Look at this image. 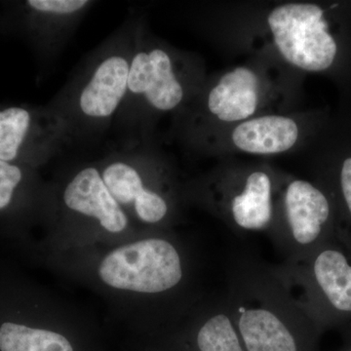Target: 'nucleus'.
I'll list each match as a JSON object with an SVG mask.
<instances>
[{
    "mask_svg": "<svg viewBox=\"0 0 351 351\" xmlns=\"http://www.w3.org/2000/svg\"><path fill=\"white\" fill-rule=\"evenodd\" d=\"M43 261L101 295L132 328L145 326L154 304L179 290L186 276L181 249L158 232L119 244L50 254Z\"/></svg>",
    "mask_w": 351,
    "mask_h": 351,
    "instance_id": "obj_1",
    "label": "nucleus"
},
{
    "mask_svg": "<svg viewBox=\"0 0 351 351\" xmlns=\"http://www.w3.org/2000/svg\"><path fill=\"white\" fill-rule=\"evenodd\" d=\"M204 82L193 55L157 38L138 20L126 96L113 122L125 137V147L149 145L157 120L178 117Z\"/></svg>",
    "mask_w": 351,
    "mask_h": 351,
    "instance_id": "obj_2",
    "label": "nucleus"
},
{
    "mask_svg": "<svg viewBox=\"0 0 351 351\" xmlns=\"http://www.w3.org/2000/svg\"><path fill=\"white\" fill-rule=\"evenodd\" d=\"M138 20L124 23L76 69L48 107L63 122L69 145H86L114 122L127 92Z\"/></svg>",
    "mask_w": 351,
    "mask_h": 351,
    "instance_id": "obj_3",
    "label": "nucleus"
},
{
    "mask_svg": "<svg viewBox=\"0 0 351 351\" xmlns=\"http://www.w3.org/2000/svg\"><path fill=\"white\" fill-rule=\"evenodd\" d=\"M53 212L38 245L41 258L145 234L132 223L101 178L98 162L78 165L52 182Z\"/></svg>",
    "mask_w": 351,
    "mask_h": 351,
    "instance_id": "obj_4",
    "label": "nucleus"
},
{
    "mask_svg": "<svg viewBox=\"0 0 351 351\" xmlns=\"http://www.w3.org/2000/svg\"><path fill=\"white\" fill-rule=\"evenodd\" d=\"M94 332L92 318L59 295L0 278V351H87Z\"/></svg>",
    "mask_w": 351,
    "mask_h": 351,
    "instance_id": "obj_5",
    "label": "nucleus"
},
{
    "mask_svg": "<svg viewBox=\"0 0 351 351\" xmlns=\"http://www.w3.org/2000/svg\"><path fill=\"white\" fill-rule=\"evenodd\" d=\"M279 94L265 69L250 64L234 66L211 82L205 80L199 93L176 117V125L193 145L208 134L274 112Z\"/></svg>",
    "mask_w": 351,
    "mask_h": 351,
    "instance_id": "obj_6",
    "label": "nucleus"
},
{
    "mask_svg": "<svg viewBox=\"0 0 351 351\" xmlns=\"http://www.w3.org/2000/svg\"><path fill=\"white\" fill-rule=\"evenodd\" d=\"M113 197L141 232H158L174 218L170 170L149 145L124 147L98 162Z\"/></svg>",
    "mask_w": 351,
    "mask_h": 351,
    "instance_id": "obj_7",
    "label": "nucleus"
},
{
    "mask_svg": "<svg viewBox=\"0 0 351 351\" xmlns=\"http://www.w3.org/2000/svg\"><path fill=\"white\" fill-rule=\"evenodd\" d=\"M336 15L323 4L287 2L265 18L271 45L284 63L299 71L329 73L341 63L345 40Z\"/></svg>",
    "mask_w": 351,
    "mask_h": 351,
    "instance_id": "obj_8",
    "label": "nucleus"
},
{
    "mask_svg": "<svg viewBox=\"0 0 351 351\" xmlns=\"http://www.w3.org/2000/svg\"><path fill=\"white\" fill-rule=\"evenodd\" d=\"M313 132L304 115L269 112L208 134L191 147L221 149L256 156H271L297 149Z\"/></svg>",
    "mask_w": 351,
    "mask_h": 351,
    "instance_id": "obj_9",
    "label": "nucleus"
},
{
    "mask_svg": "<svg viewBox=\"0 0 351 351\" xmlns=\"http://www.w3.org/2000/svg\"><path fill=\"white\" fill-rule=\"evenodd\" d=\"M69 145L62 120L49 107L0 110V160L17 162L27 157L29 167L47 162Z\"/></svg>",
    "mask_w": 351,
    "mask_h": 351,
    "instance_id": "obj_10",
    "label": "nucleus"
},
{
    "mask_svg": "<svg viewBox=\"0 0 351 351\" xmlns=\"http://www.w3.org/2000/svg\"><path fill=\"white\" fill-rule=\"evenodd\" d=\"M32 169L0 160V218L25 208L45 221L47 232L53 211L52 184L41 181Z\"/></svg>",
    "mask_w": 351,
    "mask_h": 351,
    "instance_id": "obj_11",
    "label": "nucleus"
},
{
    "mask_svg": "<svg viewBox=\"0 0 351 351\" xmlns=\"http://www.w3.org/2000/svg\"><path fill=\"white\" fill-rule=\"evenodd\" d=\"M284 209L293 239L308 245L319 237L331 214L327 196L306 180L288 182L284 191Z\"/></svg>",
    "mask_w": 351,
    "mask_h": 351,
    "instance_id": "obj_12",
    "label": "nucleus"
},
{
    "mask_svg": "<svg viewBox=\"0 0 351 351\" xmlns=\"http://www.w3.org/2000/svg\"><path fill=\"white\" fill-rule=\"evenodd\" d=\"M29 12L39 29L41 44L46 53L54 58L68 43L80 21L95 2L90 0H27Z\"/></svg>",
    "mask_w": 351,
    "mask_h": 351,
    "instance_id": "obj_13",
    "label": "nucleus"
},
{
    "mask_svg": "<svg viewBox=\"0 0 351 351\" xmlns=\"http://www.w3.org/2000/svg\"><path fill=\"white\" fill-rule=\"evenodd\" d=\"M228 212L242 230H261L271 223L274 180L267 170L256 168L247 173L243 184L230 195Z\"/></svg>",
    "mask_w": 351,
    "mask_h": 351,
    "instance_id": "obj_14",
    "label": "nucleus"
},
{
    "mask_svg": "<svg viewBox=\"0 0 351 351\" xmlns=\"http://www.w3.org/2000/svg\"><path fill=\"white\" fill-rule=\"evenodd\" d=\"M248 351H298L294 337L278 316L267 308H248L239 318Z\"/></svg>",
    "mask_w": 351,
    "mask_h": 351,
    "instance_id": "obj_15",
    "label": "nucleus"
},
{
    "mask_svg": "<svg viewBox=\"0 0 351 351\" xmlns=\"http://www.w3.org/2000/svg\"><path fill=\"white\" fill-rule=\"evenodd\" d=\"M314 276L335 308L351 311V265L343 254L326 250L314 262Z\"/></svg>",
    "mask_w": 351,
    "mask_h": 351,
    "instance_id": "obj_16",
    "label": "nucleus"
},
{
    "mask_svg": "<svg viewBox=\"0 0 351 351\" xmlns=\"http://www.w3.org/2000/svg\"><path fill=\"white\" fill-rule=\"evenodd\" d=\"M195 343L199 351H243L232 321L225 314H215L198 328Z\"/></svg>",
    "mask_w": 351,
    "mask_h": 351,
    "instance_id": "obj_17",
    "label": "nucleus"
},
{
    "mask_svg": "<svg viewBox=\"0 0 351 351\" xmlns=\"http://www.w3.org/2000/svg\"><path fill=\"white\" fill-rule=\"evenodd\" d=\"M341 154L339 167V182L341 195L351 216V142L338 151Z\"/></svg>",
    "mask_w": 351,
    "mask_h": 351,
    "instance_id": "obj_18",
    "label": "nucleus"
}]
</instances>
